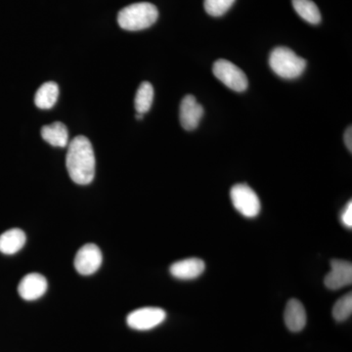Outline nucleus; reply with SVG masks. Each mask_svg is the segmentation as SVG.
Masks as SVG:
<instances>
[{
    "mask_svg": "<svg viewBox=\"0 0 352 352\" xmlns=\"http://www.w3.org/2000/svg\"><path fill=\"white\" fill-rule=\"evenodd\" d=\"M69 177L78 185H87L95 176V155L89 139L76 136L69 144L66 159Z\"/></svg>",
    "mask_w": 352,
    "mask_h": 352,
    "instance_id": "nucleus-1",
    "label": "nucleus"
},
{
    "mask_svg": "<svg viewBox=\"0 0 352 352\" xmlns=\"http://www.w3.org/2000/svg\"><path fill=\"white\" fill-rule=\"evenodd\" d=\"M159 17V11L154 4L139 2L122 8L118 15V24L126 31L136 32L148 29Z\"/></svg>",
    "mask_w": 352,
    "mask_h": 352,
    "instance_id": "nucleus-2",
    "label": "nucleus"
},
{
    "mask_svg": "<svg viewBox=\"0 0 352 352\" xmlns=\"http://www.w3.org/2000/svg\"><path fill=\"white\" fill-rule=\"evenodd\" d=\"M270 65L272 71L280 78L294 80L302 76L307 63L303 58L298 57L293 50L284 46H279L271 52Z\"/></svg>",
    "mask_w": 352,
    "mask_h": 352,
    "instance_id": "nucleus-3",
    "label": "nucleus"
},
{
    "mask_svg": "<svg viewBox=\"0 0 352 352\" xmlns=\"http://www.w3.org/2000/svg\"><path fill=\"white\" fill-rule=\"evenodd\" d=\"M234 208L249 219L258 217L261 212V200L256 192L245 184L234 185L230 191Z\"/></svg>",
    "mask_w": 352,
    "mask_h": 352,
    "instance_id": "nucleus-4",
    "label": "nucleus"
},
{
    "mask_svg": "<svg viewBox=\"0 0 352 352\" xmlns=\"http://www.w3.org/2000/svg\"><path fill=\"white\" fill-rule=\"evenodd\" d=\"M214 75L217 80L226 85L227 87L236 92L245 91L248 88V78L244 72L227 60H217L212 68Z\"/></svg>",
    "mask_w": 352,
    "mask_h": 352,
    "instance_id": "nucleus-5",
    "label": "nucleus"
},
{
    "mask_svg": "<svg viewBox=\"0 0 352 352\" xmlns=\"http://www.w3.org/2000/svg\"><path fill=\"white\" fill-rule=\"evenodd\" d=\"M166 318L164 309L159 307H143L134 310L127 316V325L138 331H147L157 327Z\"/></svg>",
    "mask_w": 352,
    "mask_h": 352,
    "instance_id": "nucleus-6",
    "label": "nucleus"
},
{
    "mask_svg": "<svg viewBox=\"0 0 352 352\" xmlns=\"http://www.w3.org/2000/svg\"><path fill=\"white\" fill-rule=\"evenodd\" d=\"M102 261L103 256L100 249L95 244H87L78 250L74 264L80 274L87 276L100 268Z\"/></svg>",
    "mask_w": 352,
    "mask_h": 352,
    "instance_id": "nucleus-7",
    "label": "nucleus"
},
{
    "mask_svg": "<svg viewBox=\"0 0 352 352\" xmlns=\"http://www.w3.org/2000/svg\"><path fill=\"white\" fill-rule=\"evenodd\" d=\"M331 270L325 278V285L330 289L349 286L352 282V264L342 259H333Z\"/></svg>",
    "mask_w": 352,
    "mask_h": 352,
    "instance_id": "nucleus-8",
    "label": "nucleus"
},
{
    "mask_svg": "<svg viewBox=\"0 0 352 352\" xmlns=\"http://www.w3.org/2000/svg\"><path fill=\"white\" fill-rule=\"evenodd\" d=\"M204 116V108L197 102L193 95H187L180 104L179 119L183 129L194 131L200 124Z\"/></svg>",
    "mask_w": 352,
    "mask_h": 352,
    "instance_id": "nucleus-9",
    "label": "nucleus"
},
{
    "mask_svg": "<svg viewBox=\"0 0 352 352\" xmlns=\"http://www.w3.org/2000/svg\"><path fill=\"white\" fill-rule=\"evenodd\" d=\"M47 281L39 273H30L21 280L18 293L25 300H36L47 291Z\"/></svg>",
    "mask_w": 352,
    "mask_h": 352,
    "instance_id": "nucleus-10",
    "label": "nucleus"
},
{
    "mask_svg": "<svg viewBox=\"0 0 352 352\" xmlns=\"http://www.w3.org/2000/svg\"><path fill=\"white\" fill-rule=\"evenodd\" d=\"M206 264L200 258H192L177 261L170 266V274L180 280L196 279L203 274Z\"/></svg>",
    "mask_w": 352,
    "mask_h": 352,
    "instance_id": "nucleus-11",
    "label": "nucleus"
},
{
    "mask_svg": "<svg viewBox=\"0 0 352 352\" xmlns=\"http://www.w3.org/2000/svg\"><path fill=\"white\" fill-rule=\"evenodd\" d=\"M285 324L292 332H300L307 325V311L302 303L296 298H292L287 303L285 309Z\"/></svg>",
    "mask_w": 352,
    "mask_h": 352,
    "instance_id": "nucleus-12",
    "label": "nucleus"
},
{
    "mask_svg": "<svg viewBox=\"0 0 352 352\" xmlns=\"http://www.w3.org/2000/svg\"><path fill=\"white\" fill-rule=\"evenodd\" d=\"M41 134L44 141L54 147L64 148L69 144L68 129L62 122H56L44 126L41 129Z\"/></svg>",
    "mask_w": 352,
    "mask_h": 352,
    "instance_id": "nucleus-13",
    "label": "nucleus"
},
{
    "mask_svg": "<svg viewBox=\"0 0 352 352\" xmlns=\"http://www.w3.org/2000/svg\"><path fill=\"white\" fill-rule=\"evenodd\" d=\"M27 237L24 231L13 228L0 235V252L4 254H14L25 244Z\"/></svg>",
    "mask_w": 352,
    "mask_h": 352,
    "instance_id": "nucleus-14",
    "label": "nucleus"
},
{
    "mask_svg": "<svg viewBox=\"0 0 352 352\" xmlns=\"http://www.w3.org/2000/svg\"><path fill=\"white\" fill-rule=\"evenodd\" d=\"M59 97V87L57 83L48 82L43 83L36 91L34 103L36 107L48 110L54 107Z\"/></svg>",
    "mask_w": 352,
    "mask_h": 352,
    "instance_id": "nucleus-15",
    "label": "nucleus"
},
{
    "mask_svg": "<svg viewBox=\"0 0 352 352\" xmlns=\"http://www.w3.org/2000/svg\"><path fill=\"white\" fill-rule=\"evenodd\" d=\"M296 12L309 24L317 25L321 22V13L312 0H292Z\"/></svg>",
    "mask_w": 352,
    "mask_h": 352,
    "instance_id": "nucleus-16",
    "label": "nucleus"
},
{
    "mask_svg": "<svg viewBox=\"0 0 352 352\" xmlns=\"http://www.w3.org/2000/svg\"><path fill=\"white\" fill-rule=\"evenodd\" d=\"M153 100H154V88L151 83L144 82L141 83L135 95L134 106H135L136 112L144 115L149 112L152 107Z\"/></svg>",
    "mask_w": 352,
    "mask_h": 352,
    "instance_id": "nucleus-17",
    "label": "nucleus"
},
{
    "mask_svg": "<svg viewBox=\"0 0 352 352\" xmlns=\"http://www.w3.org/2000/svg\"><path fill=\"white\" fill-rule=\"evenodd\" d=\"M352 314V295L351 293L340 298L335 303L333 308V316L339 322L346 321L351 316Z\"/></svg>",
    "mask_w": 352,
    "mask_h": 352,
    "instance_id": "nucleus-18",
    "label": "nucleus"
},
{
    "mask_svg": "<svg viewBox=\"0 0 352 352\" xmlns=\"http://www.w3.org/2000/svg\"><path fill=\"white\" fill-rule=\"evenodd\" d=\"M234 1L235 0H205L204 6H205L206 12L208 15L220 17L230 9Z\"/></svg>",
    "mask_w": 352,
    "mask_h": 352,
    "instance_id": "nucleus-19",
    "label": "nucleus"
},
{
    "mask_svg": "<svg viewBox=\"0 0 352 352\" xmlns=\"http://www.w3.org/2000/svg\"><path fill=\"white\" fill-rule=\"evenodd\" d=\"M340 221L346 228L351 229L352 227V203L351 201L347 203L346 208L342 210L340 215Z\"/></svg>",
    "mask_w": 352,
    "mask_h": 352,
    "instance_id": "nucleus-20",
    "label": "nucleus"
},
{
    "mask_svg": "<svg viewBox=\"0 0 352 352\" xmlns=\"http://www.w3.org/2000/svg\"><path fill=\"white\" fill-rule=\"evenodd\" d=\"M344 143H346L347 149L349 152L352 151V131L351 126H349L346 129V133H344Z\"/></svg>",
    "mask_w": 352,
    "mask_h": 352,
    "instance_id": "nucleus-21",
    "label": "nucleus"
},
{
    "mask_svg": "<svg viewBox=\"0 0 352 352\" xmlns=\"http://www.w3.org/2000/svg\"><path fill=\"white\" fill-rule=\"evenodd\" d=\"M143 116H144V115H141V113H138V115H136V119H138V120H142L143 119Z\"/></svg>",
    "mask_w": 352,
    "mask_h": 352,
    "instance_id": "nucleus-22",
    "label": "nucleus"
}]
</instances>
